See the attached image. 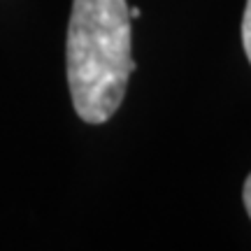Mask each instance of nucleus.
<instances>
[{"label": "nucleus", "instance_id": "nucleus-1", "mask_svg": "<svg viewBox=\"0 0 251 251\" xmlns=\"http://www.w3.org/2000/svg\"><path fill=\"white\" fill-rule=\"evenodd\" d=\"M65 58L77 117L105 124L124 102L135 70L126 0H72Z\"/></svg>", "mask_w": 251, "mask_h": 251}, {"label": "nucleus", "instance_id": "nucleus-2", "mask_svg": "<svg viewBox=\"0 0 251 251\" xmlns=\"http://www.w3.org/2000/svg\"><path fill=\"white\" fill-rule=\"evenodd\" d=\"M242 45H244V51H247V58H249V63H251V0H247V7H244Z\"/></svg>", "mask_w": 251, "mask_h": 251}, {"label": "nucleus", "instance_id": "nucleus-3", "mask_svg": "<svg viewBox=\"0 0 251 251\" xmlns=\"http://www.w3.org/2000/svg\"><path fill=\"white\" fill-rule=\"evenodd\" d=\"M242 198H244V207H247V214L251 216V175L247 177V181H244V193H242Z\"/></svg>", "mask_w": 251, "mask_h": 251}, {"label": "nucleus", "instance_id": "nucleus-4", "mask_svg": "<svg viewBox=\"0 0 251 251\" xmlns=\"http://www.w3.org/2000/svg\"><path fill=\"white\" fill-rule=\"evenodd\" d=\"M128 17H130V21H133V19H140L142 17V9L140 7H128Z\"/></svg>", "mask_w": 251, "mask_h": 251}]
</instances>
